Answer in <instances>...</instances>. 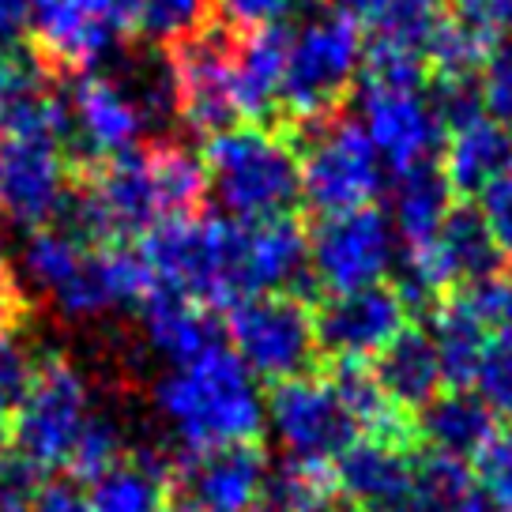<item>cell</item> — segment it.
Returning a JSON list of instances; mask_svg holds the SVG:
<instances>
[{
	"label": "cell",
	"mask_w": 512,
	"mask_h": 512,
	"mask_svg": "<svg viewBox=\"0 0 512 512\" xmlns=\"http://www.w3.org/2000/svg\"><path fill=\"white\" fill-rule=\"evenodd\" d=\"M204 196V162L174 140H155L98 162L95 170H83L57 219H64V230L83 241L125 245L162 223L200 215Z\"/></svg>",
	"instance_id": "obj_1"
},
{
	"label": "cell",
	"mask_w": 512,
	"mask_h": 512,
	"mask_svg": "<svg viewBox=\"0 0 512 512\" xmlns=\"http://www.w3.org/2000/svg\"><path fill=\"white\" fill-rule=\"evenodd\" d=\"M19 272L72 320L102 317L128 305L136 309L155 290V275L136 245H95L64 226L34 230L23 245Z\"/></svg>",
	"instance_id": "obj_2"
},
{
	"label": "cell",
	"mask_w": 512,
	"mask_h": 512,
	"mask_svg": "<svg viewBox=\"0 0 512 512\" xmlns=\"http://www.w3.org/2000/svg\"><path fill=\"white\" fill-rule=\"evenodd\" d=\"M155 407L189 452L245 445L264 433V396L226 339L166 369L155 384Z\"/></svg>",
	"instance_id": "obj_3"
},
{
	"label": "cell",
	"mask_w": 512,
	"mask_h": 512,
	"mask_svg": "<svg viewBox=\"0 0 512 512\" xmlns=\"http://www.w3.org/2000/svg\"><path fill=\"white\" fill-rule=\"evenodd\" d=\"M208 192L219 200L226 219L264 223L290 215L302 200V170L290 136L264 125H234L208 136L204 144Z\"/></svg>",
	"instance_id": "obj_4"
},
{
	"label": "cell",
	"mask_w": 512,
	"mask_h": 512,
	"mask_svg": "<svg viewBox=\"0 0 512 512\" xmlns=\"http://www.w3.org/2000/svg\"><path fill=\"white\" fill-rule=\"evenodd\" d=\"M241 234L245 223L226 215H189L155 226L136 245L155 287L185 294L200 305H230L241 298Z\"/></svg>",
	"instance_id": "obj_5"
},
{
	"label": "cell",
	"mask_w": 512,
	"mask_h": 512,
	"mask_svg": "<svg viewBox=\"0 0 512 512\" xmlns=\"http://www.w3.org/2000/svg\"><path fill=\"white\" fill-rule=\"evenodd\" d=\"M287 136L298 151L302 200L320 211V219L373 208L384 185V166L358 121L343 113H328L317 121L294 125V132Z\"/></svg>",
	"instance_id": "obj_6"
},
{
	"label": "cell",
	"mask_w": 512,
	"mask_h": 512,
	"mask_svg": "<svg viewBox=\"0 0 512 512\" xmlns=\"http://www.w3.org/2000/svg\"><path fill=\"white\" fill-rule=\"evenodd\" d=\"M366 64L362 27L332 8H317L287 34V72H283V110L294 125L336 113Z\"/></svg>",
	"instance_id": "obj_7"
},
{
	"label": "cell",
	"mask_w": 512,
	"mask_h": 512,
	"mask_svg": "<svg viewBox=\"0 0 512 512\" xmlns=\"http://www.w3.org/2000/svg\"><path fill=\"white\" fill-rule=\"evenodd\" d=\"M91 418H95V400L87 377L61 354L42 358L12 418L8 441L16 445L19 467H27L31 475L68 467Z\"/></svg>",
	"instance_id": "obj_8"
},
{
	"label": "cell",
	"mask_w": 512,
	"mask_h": 512,
	"mask_svg": "<svg viewBox=\"0 0 512 512\" xmlns=\"http://www.w3.org/2000/svg\"><path fill=\"white\" fill-rule=\"evenodd\" d=\"M226 347L264 381L305 377L317 362L313 313L294 294H249L226 309Z\"/></svg>",
	"instance_id": "obj_9"
},
{
	"label": "cell",
	"mask_w": 512,
	"mask_h": 512,
	"mask_svg": "<svg viewBox=\"0 0 512 512\" xmlns=\"http://www.w3.org/2000/svg\"><path fill=\"white\" fill-rule=\"evenodd\" d=\"M396 230L392 219L377 208L324 215L309 234V275L313 287L332 294L381 287L396 260Z\"/></svg>",
	"instance_id": "obj_10"
},
{
	"label": "cell",
	"mask_w": 512,
	"mask_h": 512,
	"mask_svg": "<svg viewBox=\"0 0 512 512\" xmlns=\"http://www.w3.org/2000/svg\"><path fill=\"white\" fill-rule=\"evenodd\" d=\"M72 192L64 140L49 128H0V215L42 230L57 223Z\"/></svg>",
	"instance_id": "obj_11"
},
{
	"label": "cell",
	"mask_w": 512,
	"mask_h": 512,
	"mask_svg": "<svg viewBox=\"0 0 512 512\" xmlns=\"http://www.w3.org/2000/svg\"><path fill=\"white\" fill-rule=\"evenodd\" d=\"M264 418L272 422L275 441L283 445L287 460L332 464L358 437L332 377L313 373L275 384L264 400Z\"/></svg>",
	"instance_id": "obj_12"
},
{
	"label": "cell",
	"mask_w": 512,
	"mask_h": 512,
	"mask_svg": "<svg viewBox=\"0 0 512 512\" xmlns=\"http://www.w3.org/2000/svg\"><path fill=\"white\" fill-rule=\"evenodd\" d=\"M358 125L373 144L381 166L400 177L422 162H433V151L445 140L430 91L411 83H373L362 80L358 91Z\"/></svg>",
	"instance_id": "obj_13"
},
{
	"label": "cell",
	"mask_w": 512,
	"mask_h": 512,
	"mask_svg": "<svg viewBox=\"0 0 512 512\" xmlns=\"http://www.w3.org/2000/svg\"><path fill=\"white\" fill-rule=\"evenodd\" d=\"M230 53L234 31L211 23L170 46V64L177 76V117L200 136H219L238 121L230 95Z\"/></svg>",
	"instance_id": "obj_14"
},
{
	"label": "cell",
	"mask_w": 512,
	"mask_h": 512,
	"mask_svg": "<svg viewBox=\"0 0 512 512\" xmlns=\"http://www.w3.org/2000/svg\"><path fill=\"white\" fill-rule=\"evenodd\" d=\"M411 324V309L396 287H369L354 294H332L313 313L317 351L332 362H366Z\"/></svg>",
	"instance_id": "obj_15"
},
{
	"label": "cell",
	"mask_w": 512,
	"mask_h": 512,
	"mask_svg": "<svg viewBox=\"0 0 512 512\" xmlns=\"http://www.w3.org/2000/svg\"><path fill=\"white\" fill-rule=\"evenodd\" d=\"M31 34L46 64L95 72V64L125 46L132 27L106 0H31Z\"/></svg>",
	"instance_id": "obj_16"
},
{
	"label": "cell",
	"mask_w": 512,
	"mask_h": 512,
	"mask_svg": "<svg viewBox=\"0 0 512 512\" xmlns=\"http://www.w3.org/2000/svg\"><path fill=\"white\" fill-rule=\"evenodd\" d=\"M64 102H68V147L80 155L83 166L87 162L98 166L140 147L147 121L117 76L80 72Z\"/></svg>",
	"instance_id": "obj_17"
},
{
	"label": "cell",
	"mask_w": 512,
	"mask_h": 512,
	"mask_svg": "<svg viewBox=\"0 0 512 512\" xmlns=\"http://www.w3.org/2000/svg\"><path fill=\"white\" fill-rule=\"evenodd\" d=\"M268 456L256 441L189 452L174 479L181 505L196 512H256L268 490Z\"/></svg>",
	"instance_id": "obj_18"
},
{
	"label": "cell",
	"mask_w": 512,
	"mask_h": 512,
	"mask_svg": "<svg viewBox=\"0 0 512 512\" xmlns=\"http://www.w3.org/2000/svg\"><path fill=\"white\" fill-rule=\"evenodd\" d=\"M313 290L309 234L294 215L245 223L241 234V298L249 294H294Z\"/></svg>",
	"instance_id": "obj_19"
},
{
	"label": "cell",
	"mask_w": 512,
	"mask_h": 512,
	"mask_svg": "<svg viewBox=\"0 0 512 512\" xmlns=\"http://www.w3.org/2000/svg\"><path fill=\"white\" fill-rule=\"evenodd\" d=\"M418 460L411 445L403 441H381V437H354L347 452L336 460V486L351 505L381 509L400 505L415 486Z\"/></svg>",
	"instance_id": "obj_20"
},
{
	"label": "cell",
	"mask_w": 512,
	"mask_h": 512,
	"mask_svg": "<svg viewBox=\"0 0 512 512\" xmlns=\"http://www.w3.org/2000/svg\"><path fill=\"white\" fill-rule=\"evenodd\" d=\"M283 72H287V34L283 27L234 34L230 53V95L241 125H264L283 110Z\"/></svg>",
	"instance_id": "obj_21"
},
{
	"label": "cell",
	"mask_w": 512,
	"mask_h": 512,
	"mask_svg": "<svg viewBox=\"0 0 512 512\" xmlns=\"http://www.w3.org/2000/svg\"><path fill=\"white\" fill-rule=\"evenodd\" d=\"M136 313H140L147 347L162 354L170 366H185L226 339L223 328L211 320L208 305L192 302V298L166 287L151 290L144 302L136 305Z\"/></svg>",
	"instance_id": "obj_22"
},
{
	"label": "cell",
	"mask_w": 512,
	"mask_h": 512,
	"mask_svg": "<svg viewBox=\"0 0 512 512\" xmlns=\"http://www.w3.org/2000/svg\"><path fill=\"white\" fill-rule=\"evenodd\" d=\"M497 418L494 407L471 388H448L430 407L415 415V437L433 456L448 460H475L482 448L494 441Z\"/></svg>",
	"instance_id": "obj_23"
},
{
	"label": "cell",
	"mask_w": 512,
	"mask_h": 512,
	"mask_svg": "<svg viewBox=\"0 0 512 512\" xmlns=\"http://www.w3.org/2000/svg\"><path fill=\"white\" fill-rule=\"evenodd\" d=\"M373 377L384 388V396L407 415L411 411L418 415L422 407H430L445 388V369H441L430 328L407 324L400 336L373 358Z\"/></svg>",
	"instance_id": "obj_24"
},
{
	"label": "cell",
	"mask_w": 512,
	"mask_h": 512,
	"mask_svg": "<svg viewBox=\"0 0 512 512\" xmlns=\"http://www.w3.org/2000/svg\"><path fill=\"white\" fill-rule=\"evenodd\" d=\"M512 170V136L486 117L467 121L464 128L445 136V174L452 196H482L497 177Z\"/></svg>",
	"instance_id": "obj_25"
},
{
	"label": "cell",
	"mask_w": 512,
	"mask_h": 512,
	"mask_svg": "<svg viewBox=\"0 0 512 512\" xmlns=\"http://www.w3.org/2000/svg\"><path fill=\"white\" fill-rule=\"evenodd\" d=\"M448 211H452V189L437 162H422L415 170L396 177L392 189V230L403 245V256L426 253L433 238L441 234Z\"/></svg>",
	"instance_id": "obj_26"
},
{
	"label": "cell",
	"mask_w": 512,
	"mask_h": 512,
	"mask_svg": "<svg viewBox=\"0 0 512 512\" xmlns=\"http://www.w3.org/2000/svg\"><path fill=\"white\" fill-rule=\"evenodd\" d=\"M433 347L445 369V384L452 388H471L475 373H479L482 351L490 343L486 324L475 317V309L467 305V298L460 290L445 294L441 302L433 305V324H430Z\"/></svg>",
	"instance_id": "obj_27"
},
{
	"label": "cell",
	"mask_w": 512,
	"mask_h": 512,
	"mask_svg": "<svg viewBox=\"0 0 512 512\" xmlns=\"http://www.w3.org/2000/svg\"><path fill=\"white\" fill-rule=\"evenodd\" d=\"M170 467L155 452H136L91 482V512H166Z\"/></svg>",
	"instance_id": "obj_28"
},
{
	"label": "cell",
	"mask_w": 512,
	"mask_h": 512,
	"mask_svg": "<svg viewBox=\"0 0 512 512\" xmlns=\"http://www.w3.org/2000/svg\"><path fill=\"white\" fill-rule=\"evenodd\" d=\"M415 509L418 512H494L490 497L482 494L475 471L448 456H426L415 467Z\"/></svg>",
	"instance_id": "obj_29"
},
{
	"label": "cell",
	"mask_w": 512,
	"mask_h": 512,
	"mask_svg": "<svg viewBox=\"0 0 512 512\" xmlns=\"http://www.w3.org/2000/svg\"><path fill=\"white\" fill-rule=\"evenodd\" d=\"M336 471L332 464H309V460H287L275 475H268L264 501L272 512H313L320 501L336 497Z\"/></svg>",
	"instance_id": "obj_30"
},
{
	"label": "cell",
	"mask_w": 512,
	"mask_h": 512,
	"mask_svg": "<svg viewBox=\"0 0 512 512\" xmlns=\"http://www.w3.org/2000/svg\"><path fill=\"white\" fill-rule=\"evenodd\" d=\"M121 460H125V433H121V426H117L110 415L95 411V418H91L87 430H83L80 445L72 452V460H68L72 479L95 482V479H102L106 471H113Z\"/></svg>",
	"instance_id": "obj_31"
},
{
	"label": "cell",
	"mask_w": 512,
	"mask_h": 512,
	"mask_svg": "<svg viewBox=\"0 0 512 512\" xmlns=\"http://www.w3.org/2000/svg\"><path fill=\"white\" fill-rule=\"evenodd\" d=\"M215 0H140V27L159 42H185L208 27Z\"/></svg>",
	"instance_id": "obj_32"
},
{
	"label": "cell",
	"mask_w": 512,
	"mask_h": 512,
	"mask_svg": "<svg viewBox=\"0 0 512 512\" xmlns=\"http://www.w3.org/2000/svg\"><path fill=\"white\" fill-rule=\"evenodd\" d=\"M475 384H479V396L494 411H512V328L490 332Z\"/></svg>",
	"instance_id": "obj_33"
},
{
	"label": "cell",
	"mask_w": 512,
	"mask_h": 512,
	"mask_svg": "<svg viewBox=\"0 0 512 512\" xmlns=\"http://www.w3.org/2000/svg\"><path fill=\"white\" fill-rule=\"evenodd\" d=\"M482 117L512 136V46H497L479 72Z\"/></svg>",
	"instance_id": "obj_34"
},
{
	"label": "cell",
	"mask_w": 512,
	"mask_h": 512,
	"mask_svg": "<svg viewBox=\"0 0 512 512\" xmlns=\"http://www.w3.org/2000/svg\"><path fill=\"white\" fill-rule=\"evenodd\" d=\"M475 479L494 509L512 512V430H497L494 441L475 456Z\"/></svg>",
	"instance_id": "obj_35"
},
{
	"label": "cell",
	"mask_w": 512,
	"mask_h": 512,
	"mask_svg": "<svg viewBox=\"0 0 512 512\" xmlns=\"http://www.w3.org/2000/svg\"><path fill=\"white\" fill-rule=\"evenodd\" d=\"M31 377H34V362L31 354H27V347H23L19 332L0 328V411L4 415L16 418V407L27 396Z\"/></svg>",
	"instance_id": "obj_36"
},
{
	"label": "cell",
	"mask_w": 512,
	"mask_h": 512,
	"mask_svg": "<svg viewBox=\"0 0 512 512\" xmlns=\"http://www.w3.org/2000/svg\"><path fill=\"white\" fill-rule=\"evenodd\" d=\"M456 23H464L471 34H479L486 46L512 38V0H452Z\"/></svg>",
	"instance_id": "obj_37"
},
{
	"label": "cell",
	"mask_w": 512,
	"mask_h": 512,
	"mask_svg": "<svg viewBox=\"0 0 512 512\" xmlns=\"http://www.w3.org/2000/svg\"><path fill=\"white\" fill-rule=\"evenodd\" d=\"M219 16H223L226 31L253 34L279 27L290 12V0H215Z\"/></svg>",
	"instance_id": "obj_38"
},
{
	"label": "cell",
	"mask_w": 512,
	"mask_h": 512,
	"mask_svg": "<svg viewBox=\"0 0 512 512\" xmlns=\"http://www.w3.org/2000/svg\"><path fill=\"white\" fill-rule=\"evenodd\" d=\"M479 215L490 230V238H494L501 260H512V170L497 177L490 189H482Z\"/></svg>",
	"instance_id": "obj_39"
},
{
	"label": "cell",
	"mask_w": 512,
	"mask_h": 512,
	"mask_svg": "<svg viewBox=\"0 0 512 512\" xmlns=\"http://www.w3.org/2000/svg\"><path fill=\"white\" fill-rule=\"evenodd\" d=\"M27 512H91V497L76 479H49L31 494Z\"/></svg>",
	"instance_id": "obj_40"
},
{
	"label": "cell",
	"mask_w": 512,
	"mask_h": 512,
	"mask_svg": "<svg viewBox=\"0 0 512 512\" xmlns=\"http://www.w3.org/2000/svg\"><path fill=\"white\" fill-rule=\"evenodd\" d=\"M23 320H27V290L16 268L0 256V328L19 332Z\"/></svg>",
	"instance_id": "obj_41"
},
{
	"label": "cell",
	"mask_w": 512,
	"mask_h": 512,
	"mask_svg": "<svg viewBox=\"0 0 512 512\" xmlns=\"http://www.w3.org/2000/svg\"><path fill=\"white\" fill-rule=\"evenodd\" d=\"M31 31V0H0V53L19 49V38Z\"/></svg>",
	"instance_id": "obj_42"
},
{
	"label": "cell",
	"mask_w": 512,
	"mask_h": 512,
	"mask_svg": "<svg viewBox=\"0 0 512 512\" xmlns=\"http://www.w3.org/2000/svg\"><path fill=\"white\" fill-rule=\"evenodd\" d=\"M392 0H324V8H332L336 16H347L351 23H377L384 16V8H388Z\"/></svg>",
	"instance_id": "obj_43"
},
{
	"label": "cell",
	"mask_w": 512,
	"mask_h": 512,
	"mask_svg": "<svg viewBox=\"0 0 512 512\" xmlns=\"http://www.w3.org/2000/svg\"><path fill=\"white\" fill-rule=\"evenodd\" d=\"M313 512H354V505L343 494H336V497H328V501H320Z\"/></svg>",
	"instance_id": "obj_44"
},
{
	"label": "cell",
	"mask_w": 512,
	"mask_h": 512,
	"mask_svg": "<svg viewBox=\"0 0 512 512\" xmlns=\"http://www.w3.org/2000/svg\"><path fill=\"white\" fill-rule=\"evenodd\" d=\"M366 512H418L415 505H381V509H366Z\"/></svg>",
	"instance_id": "obj_45"
},
{
	"label": "cell",
	"mask_w": 512,
	"mask_h": 512,
	"mask_svg": "<svg viewBox=\"0 0 512 512\" xmlns=\"http://www.w3.org/2000/svg\"><path fill=\"white\" fill-rule=\"evenodd\" d=\"M166 512H196V509H189V505H170Z\"/></svg>",
	"instance_id": "obj_46"
},
{
	"label": "cell",
	"mask_w": 512,
	"mask_h": 512,
	"mask_svg": "<svg viewBox=\"0 0 512 512\" xmlns=\"http://www.w3.org/2000/svg\"><path fill=\"white\" fill-rule=\"evenodd\" d=\"M256 512H272V509H256Z\"/></svg>",
	"instance_id": "obj_47"
},
{
	"label": "cell",
	"mask_w": 512,
	"mask_h": 512,
	"mask_svg": "<svg viewBox=\"0 0 512 512\" xmlns=\"http://www.w3.org/2000/svg\"><path fill=\"white\" fill-rule=\"evenodd\" d=\"M430 4H437V0H430Z\"/></svg>",
	"instance_id": "obj_48"
},
{
	"label": "cell",
	"mask_w": 512,
	"mask_h": 512,
	"mask_svg": "<svg viewBox=\"0 0 512 512\" xmlns=\"http://www.w3.org/2000/svg\"><path fill=\"white\" fill-rule=\"evenodd\" d=\"M494 512H501V509H494Z\"/></svg>",
	"instance_id": "obj_49"
}]
</instances>
